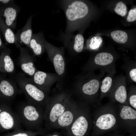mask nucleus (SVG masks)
<instances>
[{"label": "nucleus", "mask_w": 136, "mask_h": 136, "mask_svg": "<svg viewBox=\"0 0 136 136\" xmlns=\"http://www.w3.org/2000/svg\"><path fill=\"white\" fill-rule=\"evenodd\" d=\"M71 125L72 133L75 136H85L92 129V115L86 104H80L77 115Z\"/></svg>", "instance_id": "20e7f679"}, {"label": "nucleus", "mask_w": 136, "mask_h": 136, "mask_svg": "<svg viewBox=\"0 0 136 136\" xmlns=\"http://www.w3.org/2000/svg\"><path fill=\"white\" fill-rule=\"evenodd\" d=\"M114 98L112 103H115L116 102L119 104L127 105V92L124 86H120L116 89L114 92Z\"/></svg>", "instance_id": "6ab92c4d"}, {"label": "nucleus", "mask_w": 136, "mask_h": 136, "mask_svg": "<svg viewBox=\"0 0 136 136\" xmlns=\"http://www.w3.org/2000/svg\"><path fill=\"white\" fill-rule=\"evenodd\" d=\"M15 112L21 124L27 130L36 131L40 129L44 120V112L41 107L27 101L18 105Z\"/></svg>", "instance_id": "7ed1b4c3"}, {"label": "nucleus", "mask_w": 136, "mask_h": 136, "mask_svg": "<svg viewBox=\"0 0 136 136\" xmlns=\"http://www.w3.org/2000/svg\"><path fill=\"white\" fill-rule=\"evenodd\" d=\"M68 3L65 13L68 23L73 25L78 20L86 16L88 8L86 4L81 1H70Z\"/></svg>", "instance_id": "6e6552de"}, {"label": "nucleus", "mask_w": 136, "mask_h": 136, "mask_svg": "<svg viewBox=\"0 0 136 136\" xmlns=\"http://www.w3.org/2000/svg\"><path fill=\"white\" fill-rule=\"evenodd\" d=\"M130 76L131 79L134 82H136V69H132L129 72Z\"/></svg>", "instance_id": "c756f323"}, {"label": "nucleus", "mask_w": 136, "mask_h": 136, "mask_svg": "<svg viewBox=\"0 0 136 136\" xmlns=\"http://www.w3.org/2000/svg\"><path fill=\"white\" fill-rule=\"evenodd\" d=\"M11 51L5 50L0 57V71L11 74L15 72L14 63L10 56Z\"/></svg>", "instance_id": "a211bd4d"}, {"label": "nucleus", "mask_w": 136, "mask_h": 136, "mask_svg": "<svg viewBox=\"0 0 136 136\" xmlns=\"http://www.w3.org/2000/svg\"><path fill=\"white\" fill-rule=\"evenodd\" d=\"M101 136H136V133L130 134L128 136H125L120 134V133L110 132L106 133Z\"/></svg>", "instance_id": "c85d7f7f"}, {"label": "nucleus", "mask_w": 136, "mask_h": 136, "mask_svg": "<svg viewBox=\"0 0 136 136\" xmlns=\"http://www.w3.org/2000/svg\"><path fill=\"white\" fill-rule=\"evenodd\" d=\"M84 39L83 36L81 34H78L75 37L73 46L74 50L77 52H81L83 49Z\"/></svg>", "instance_id": "b1692460"}, {"label": "nucleus", "mask_w": 136, "mask_h": 136, "mask_svg": "<svg viewBox=\"0 0 136 136\" xmlns=\"http://www.w3.org/2000/svg\"><path fill=\"white\" fill-rule=\"evenodd\" d=\"M4 27V36L7 43L15 44V34L12 29L6 24Z\"/></svg>", "instance_id": "5701e85b"}, {"label": "nucleus", "mask_w": 136, "mask_h": 136, "mask_svg": "<svg viewBox=\"0 0 136 136\" xmlns=\"http://www.w3.org/2000/svg\"><path fill=\"white\" fill-rule=\"evenodd\" d=\"M111 35L112 39L116 42L124 44L127 41L128 36L124 31L121 30H116L112 32Z\"/></svg>", "instance_id": "4be33fe9"}, {"label": "nucleus", "mask_w": 136, "mask_h": 136, "mask_svg": "<svg viewBox=\"0 0 136 136\" xmlns=\"http://www.w3.org/2000/svg\"><path fill=\"white\" fill-rule=\"evenodd\" d=\"M33 15H31L28 18L25 25L17 30L15 34V45L19 48L23 45L28 47L32 35V22Z\"/></svg>", "instance_id": "f8f14e48"}, {"label": "nucleus", "mask_w": 136, "mask_h": 136, "mask_svg": "<svg viewBox=\"0 0 136 136\" xmlns=\"http://www.w3.org/2000/svg\"><path fill=\"white\" fill-rule=\"evenodd\" d=\"M51 136H58L57 135H52Z\"/></svg>", "instance_id": "2f4dec72"}, {"label": "nucleus", "mask_w": 136, "mask_h": 136, "mask_svg": "<svg viewBox=\"0 0 136 136\" xmlns=\"http://www.w3.org/2000/svg\"><path fill=\"white\" fill-rule=\"evenodd\" d=\"M30 78L37 86L48 91L53 83V75L38 70Z\"/></svg>", "instance_id": "4468645a"}, {"label": "nucleus", "mask_w": 136, "mask_h": 136, "mask_svg": "<svg viewBox=\"0 0 136 136\" xmlns=\"http://www.w3.org/2000/svg\"><path fill=\"white\" fill-rule=\"evenodd\" d=\"M112 79L109 77H105L102 82V85L100 87V91L102 95L108 93L111 87Z\"/></svg>", "instance_id": "393cba45"}, {"label": "nucleus", "mask_w": 136, "mask_h": 136, "mask_svg": "<svg viewBox=\"0 0 136 136\" xmlns=\"http://www.w3.org/2000/svg\"><path fill=\"white\" fill-rule=\"evenodd\" d=\"M127 21L132 22L136 20V8L130 10L129 11L127 18Z\"/></svg>", "instance_id": "cd10ccee"}, {"label": "nucleus", "mask_w": 136, "mask_h": 136, "mask_svg": "<svg viewBox=\"0 0 136 136\" xmlns=\"http://www.w3.org/2000/svg\"><path fill=\"white\" fill-rule=\"evenodd\" d=\"M18 87L25 95L27 101L40 107L45 106L49 98L48 91L42 89L33 83L30 78L19 73L13 77Z\"/></svg>", "instance_id": "f03ea898"}, {"label": "nucleus", "mask_w": 136, "mask_h": 136, "mask_svg": "<svg viewBox=\"0 0 136 136\" xmlns=\"http://www.w3.org/2000/svg\"><path fill=\"white\" fill-rule=\"evenodd\" d=\"M21 123L16 114L9 105L0 104V132L21 128Z\"/></svg>", "instance_id": "0eeeda50"}, {"label": "nucleus", "mask_w": 136, "mask_h": 136, "mask_svg": "<svg viewBox=\"0 0 136 136\" xmlns=\"http://www.w3.org/2000/svg\"><path fill=\"white\" fill-rule=\"evenodd\" d=\"M45 45L46 50L56 72L58 75L61 76L64 73L65 69V61L62 54L46 40Z\"/></svg>", "instance_id": "9b49d317"}, {"label": "nucleus", "mask_w": 136, "mask_h": 136, "mask_svg": "<svg viewBox=\"0 0 136 136\" xmlns=\"http://www.w3.org/2000/svg\"><path fill=\"white\" fill-rule=\"evenodd\" d=\"M20 10L19 7L15 3L7 6L4 9L3 15L5 18L6 24L12 29L16 28Z\"/></svg>", "instance_id": "f3484780"}, {"label": "nucleus", "mask_w": 136, "mask_h": 136, "mask_svg": "<svg viewBox=\"0 0 136 136\" xmlns=\"http://www.w3.org/2000/svg\"><path fill=\"white\" fill-rule=\"evenodd\" d=\"M99 85V82L97 80L92 79L83 85L80 89L84 96L90 97V105L94 108L100 105L93 97L98 91Z\"/></svg>", "instance_id": "2eb2a0df"}, {"label": "nucleus", "mask_w": 136, "mask_h": 136, "mask_svg": "<svg viewBox=\"0 0 136 136\" xmlns=\"http://www.w3.org/2000/svg\"><path fill=\"white\" fill-rule=\"evenodd\" d=\"M20 54L18 63L21 70L31 77L38 70L34 64L33 56L30 55L27 48H19Z\"/></svg>", "instance_id": "9d476101"}, {"label": "nucleus", "mask_w": 136, "mask_h": 136, "mask_svg": "<svg viewBox=\"0 0 136 136\" xmlns=\"http://www.w3.org/2000/svg\"><path fill=\"white\" fill-rule=\"evenodd\" d=\"M113 60V56L110 53L102 52L97 54L94 58V62L97 64L105 66L111 63Z\"/></svg>", "instance_id": "aec40b11"}, {"label": "nucleus", "mask_w": 136, "mask_h": 136, "mask_svg": "<svg viewBox=\"0 0 136 136\" xmlns=\"http://www.w3.org/2000/svg\"><path fill=\"white\" fill-rule=\"evenodd\" d=\"M103 42L102 38L100 37L96 36L92 38L90 40L89 46L92 49L98 48Z\"/></svg>", "instance_id": "bb28decb"}, {"label": "nucleus", "mask_w": 136, "mask_h": 136, "mask_svg": "<svg viewBox=\"0 0 136 136\" xmlns=\"http://www.w3.org/2000/svg\"><path fill=\"white\" fill-rule=\"evenodd\" d=\"M116 104L118 124L121 130L130 134L136 133V110L128 105Z\"/></svg>", "instance_id": "423d86ee"}, {"label": "nucleus", "mask_w": 136, "mask_h": 136, "mask_svg": "<svg viewBox=\"0 0 136 136\" xmlns=\"http://www.w3.org/2000/svg\"><path fill=\"white\" fill-rule=\"evenodd\" d=\"M70 102L64 96L59 97L54 102L49 98L45 106L44 119L46 127L50 128L55 125L58 118L67 108Z\"/></svg>", "instance_id": "39448f33"}, {"label": "nucleus", "mask_w": 136, "mask_h": 136, "mask_svg": "<svg viewBox=\"0 0 136 136\" xmlns=\"http://www.w3.org/2000/svg\"><path fill=\"white\" fill-rule=\"evenodd\" d=\"M2 43L1 40L0 38V47H1L2 46Z\"/></svg>", "instance_id": "7c9ffc66"}, {"label": "nucleus", "mask_w": 136, "mask_h": 136, "mask_svg": "<svg viewBox=\"0 0 136 136\" xmlns=\"http://www.w3.org/2000/svg\"><path fill=\"white\" fill-rule=\"evenodd\" d=\"M91 136H101L110 132L120 133L117 104L109 102L95 107L92 116Z\"/></svg>", "instance_id": "f257e3e1"}, {"label": "nucleus", "mask_w": 136, "mask_h": 136, "mask_svg": "<svg viewBox=\"0 0 136 136\" xmlns=\"http://www.w3.org/2000/svg\"><path fill=\"white\" fill-rule=\"evenodd\" d=\"M40 133L38 131L24 130L19 128L11 132L0 136H36Z\"/></svg>", "instance_id": "412c9836"}, {"label": "nucleus", "mask_w": 136, "mask_h": 136, "mask_svg": "<svg viewBox=\"0 0 136 136\" xmlns=\"http://www.w3.org/2000/svg\"><path fill=\"white\" fill-rule=\"evenodd\" d=\"M45 41L41 32L32 34L27 48L32 52L34 56H40L46 50Z\"/></svg>", "instance_id": "dca6fc26"}, {"label": "nucleus", "mask_w": 136, "mask_h": 136, "mask_svg": "<svg viewBox=\"0 0 136 136\" xmlns=\"http://www.w3.org/2000/svg\"><path fill=\"white\" fill-rule=\"evenodd\" d=\"M80 105L74 106L70 103L66 110L58 118L55 125L62 127L71 125L77 115Z\"/></svg>", "instance_id": "ddd939ff"}, {"label": "nucleus", "mask_w": 136, "mask_h": 136, "mask_svg": "<svg viewBox=\"0 0 136 136\" xmlns=\"http://www.w3.org/2000/svg\"><path fill=\"white\" fill-rule=\"evenodd\" d=\"M22 92L13 79H2L0 80L1 103L8 105Z\"/></svg>", "instance_id": "1a4fd4ad"}, {"label": "nucleus", "mask_w": 136, "mask_h": 136, "mask_svg": "<svg viewBox=\"0 0 136 136\" xmlns=\"http://www.w3.org/2000/svg\"><path fill=\"white\" fill-rule=\"evenodd\" d=\"M114 11L116 14L121 16H124L127 12V7L122 1H120L116 4Z\"/></svg>", "instance_id": "a878e982"}]
</instances>
